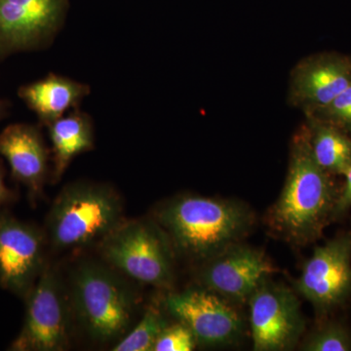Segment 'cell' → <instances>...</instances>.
<instances>
[{
    "label": "cell",
    "mask_w": 351,
    "mask_h": 351,
    "mask_svg": "<svg viewBox=\"0 0 351 351\" xmlns=\"http://www.w3.org/2000/svg\"><path fill=\"white\" fill-rule=\"evenodd\" d=\"M335 177L316 162L302 124L291 140L285 184L269 213L272 230L300 246L319 239L332 221L341 191Z\"/></svg>",
    "instance_id": "cell-1"
},
{
    "label": "cell",
    "mask_w": 351,
    "mask_h": 351,
    "mask_svg": "<svg viewBox=\"0 0 351 351\" xmlns=\"http://www.w3.org/2000/svg\"><path fill=\"white\" fill-rule=\"evenodd\" d=\"M156 217L176 251L206 261L237 244L253 223L248 208L239 202L191 195L164 203Z\"/></svg>",
    "instance_id": "cell-2"
},
{
    "label": "cell",
    "mask_w": 351,
    "mask_h": 351,
    "mask_svg": "<svg viewBox=\"0 0 351 351\" xmlns=\"http://www.w3.org/2000/svg\"><path fill=\"white\" fill-rule=\"evenodd\" d=\"M123 221V205L107 184L78 182L58 195L47 217L51 246L58 251L78 250L98 243Z\"/></svg>",
    "instance_id": "cell-3"
},
{
    "label": "cell",
    "mask_w": 351,
    "mask_h": 351,
    "mask_svg": "<svg viewBox=\"0 0 351 351\" xmlns=\"http://www.w3.org/2000/svg\"><path fill=\"white\" fill-rule=\"evenodd\" d=\"M73 311L95 341L121 338L133 319L137 299L117 272L106 265L84 261L71 277Z\"/></svg>",
    "instance_id": "cell-4"
},
{
    "label": "cell",
    "mask_w": 351,
    "mask_h": 351,
    "mask_svg": "<svg viewBox=\"0 0 351 351\" xmlns=\"http://www.w3.org/2000/svg\"><path fill=\"white\" fill-rule=\"evenodd\" d=\"M99 245L104 260L134 280L158 288L172 285L174 248L158 223L123 219Z\"/></svg>",
    "instance_id": "cell-5"
},
{
    "label": "cell",
    "mask_w": 351,
    "mask_h": 351,
    "mask_svg": "<svg viewBox=\"0 0 351 351\" xmlns=\"http://www.w3.org/2000/svg\"><path fill=\"white\" fill-rule=\"evenodd\" d=\"M25 301L24 324L9 350H66L73 307L57 270L45 265Z\"/></svg>",
    "instance_id": "cell-6"
},
{
    "label": "cell",
    "mask_w": 351,
    "mask_h": 351,
    "mask_svg": "<svg viewBox=\"0 0 351 351\" xmlns=\"http://www.w3.org/2000/svg\"><path fill=\"white\" fill-rule=\"evenodd\" d=\"M295 288L322 318L345 306L351 298V232L315 247Z\"/></svg>",
    "instance_id": "cell-7"
},
{
    "label": "cell",
    "mask_w": 351,
    "mask_h": 351,
    "mask_svg": "<svg viewBox=\"0 0 351 351\" xmlns=\"http://www.w3.org/2000/svg\"><path fill=\"white\" fill-rule=\"evenodd\" d=\"M253 350H290L306 329L297 297L285 286L263 281L249 299Z\"/></svg>",
    "instance_id": "cell-8"
},
{
    "label": "cell",
    "mask_w": 351,
    "mask_h": 351,
    "mask_svg": "<svg viewBox=\"0 0 351 351\" xmlns=\"http://www.w3.org/2000/svg\"><path fill=\"white\" fill-rule=\"evenodd\" d=\"M46 233L0 211V287L25 299L46 265Z\"/></svg>",
    "instance_id": "cell-9"
},
{
    "label": "cell",
    "mask_w": 351,
    "mask_h": 351,
    "mask_svg": "<svg viewBox=\"0 0 351 351\" xmlns=\"http://www.w3.org/2000/svg\"><path fill=\"white\" fill-rule=\"evenodd\" d=\"M165 306L173 317L189 328L197 345H232L243 332L239 313L225 298L206 288L173 293L166 298Z\"/></svg>",
    "instance_id": "cell-10"
},
{
    "label": "cell",
    "mask_w": 351,
    "mask_h": 351,
    "mask_svg": "<svg viewBox=\"0 0 351 351\" xmlns=\"http://www.w3.org/2000/svg\"><path fill=\"white\" fill-rule=\"evenodd\" d=\"M68 6L69 0H0V58L45 45Z\"/></svg>",
    "instance_id": "cell-11"
},
{
    "label": "cell",
    "mask_w": 351,
    "mask_h": 351,
    "mask_svg": "<svg viewBox=\"0 0 351 351\" xmlns=\"http://www.w3.org/2000/svg\"><path fill=\"white\" fill-rule=\"evenodd\" d=\"M351 84V55L323 52L304 58L289 80L288 103L304 114L326 108Z\"/></svg>",
    "instance_id": "cell-12"
},
{
    "label": "cell",
    "mask_w": 351,
    "mask_h": 351,
    "mask_svg": "<svg viewBox=\"0 0 351 351\" xmlns=\"http://www.w3.org/2000/svg\"><path fill=\"white\" fill-rule=\"evenodd\" d=\"M276 271L263 252L237 243L207 260L199 279L203 287L226 300L244 302Z\"/></svg>",
    "instance_id": "cell-13"
},
{
    "label": "cell",
    "mask_w": 351,
    "mask_h": 351,
    "mask_svg": "<svg viewBox=\"0 0 351 351\" xmlns=\"http://www.w3.org/2000/svg\"><path fill=\"white\" fill-rule=\"evenodd\" d=\"M0 156L6 159L16 181L24 184L29 200L43 191L49 173L50 152L38 127L16 123L0 133Z\"/></svg>",
    "instance_id": "cell-14"
},
{
    "label": "cell",
    "mask_w": 351,
    "mask_h": 351,
    "mask_svg": "<svg viewBox=\"0 0 351 351\" xmlns=\"http://www.w3.org/2000/svg\"><path fill=\"white\" fill-rule=\"evenodd\" d=\"M89 94V85L55 73L23 85L18 92L20 99L45 126L61 119L69 110L78 108Z\"/></svg>",
    "instance_id": "cell-15"
},
{
    "label": "cell",
    "mask_w": 351,
    "mask_h": 351,
    "mask_svg": "<svg viewBox=\"0 0 351 351\" xmlns=\"http://www.w3.org/2000/svg\"><path fill=\"white\" fill-rule=\"evenodd\" d=\"M46 127L52 145L53 181H59L75 157L94 149L93 121L76 108Z\"/></svg>",
    "instance_id": "cell-16"
},
{
    "label": "cell",
    "mask_w": 351,
    "mask_h": 351,
    "mask_svg": "<svg viewBox=\"0 0 351 351\" xmlns=\"http://www.w3.org/2000/svg\"><path fill=\"white\" fill-rule=\"evenodd\" d=\"M309 143L316 162L332 176L351 166V130L316 114H306Z\"/></svg>",
    "instance_id": "cell-17"
},
{
    "label": "cell",
    "mask_w": 351,
    "mask_h": 351,
    "mask_svg": "<svg viewBox=\"0 0 351 351\" xmlns=\"http://www.w3.org/2000/svg\"><path fill=\"white\" fill-rule=\"evenodd\" d=\"M167 326V320L158 309L149 308L137 326L120 339L112 350L152 351L159 335Z\"/></svg>",
    "instance_id": "cell-18"
},
{
    "label": "cell",
    "mask_w": 351,
    "mask_h": 351,
    "mask_svg": "<svg viewBox=\"0 0 351 351\" xmlns=\"http://www.w3.org/2000/svg\"><path fill=\"white\" fill-rule=\"evenodd\" d=\"M306 351H350L351 330L336 320H324L309 332L301 346Z\"/></svg>",
    "instance_id": "cell-19"
},
{
    "label": "cell",
    "mask_w": 351,
    "mask_h": 351,
    "mask_svg": "<svg viewBox=\"0 0 351 351\" xmlns=\"http://www.w3.org/2000/svg\"><path fill=\"white\" fill-rule=\"evenodd\" d=\"M196 339L189 327L178 322L169 326L159 335L152 351H191L195 350Z\"/></svg>",
    "instance_id": "cell-20"
},
{
    "label": "cell",
    "mask_w": 351,
    "mask_h": 351,
    "mask_svg": "<svg viewBox=\"0 0 351 351\" xmlns=\"http://www.w3.org/2000/svg\"><path fill=\"white\" fill-rule=\"evenodd\" d=\"M311 114L319 115L351 130V84L326 108Z\"/></svg>",
    "instance_id": "cell-21"
},
{
    "label": "cell",
    "mask_w": 351,
    "mask_h": 351,
    "mask_svg": "<svg viewBox=\"0 0 351 351\" xmlns=\"http://www.w3.org/2000/svg\"><path fill=\"white\" fill-rule=\"evenodd\" d=\"M343 177L346 179L345 184L339 191L338 201L332 215V221L343 218L351 208V166Z\"/></svg>",
    "instance_id": "cell-22"
},
{
    "label": "cell",
    "mask_w": 351,
    "mask_h": 351,
    "mask_svg": "<svg viewBox=\"0 0 351 351\" xmlns=\"http://www.w3.org/2000/svg\"><path fill=\"white\" fill-rule=\"evenodd\" d=\"M15 199V193H14L12 189L7 186L3 172H2L1 167H0V211L5 209L7 205L10 204Z\"/></svg>",
    "instance_id": "cell-23"
},
{
    "label": "cell",
    "mask_w": 351,
    "mask_h": 351,
    "mask_svg": "<svg viewBox=\"0 0 351 351\" xmlns=\"http://www.w3.org/2000/svg\"><path fill=\"white\" fill-rule=\"evenodd\" d=\"M8 106L6 101L0 99V120L5 117L7 112H8Z\"/></svg>",
    "instance_id": "cell-24"
}]
</instances>
